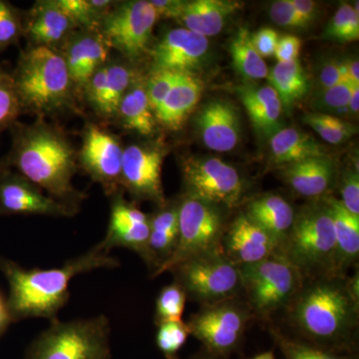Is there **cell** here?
Here are the masks:
<instances>
[{
	"mask_svg": "<svg viewBox=\"0 0 359 359\" xmlns=\"http://www.w3.org/2000/svg\"><path fill=\"white\" fill-rule=\"evenodd\" d=\"M287 309L290 325L309 344L334 353H349L358 325V275L311 278L302 283Z\"/></svg>",
	"mask_w": 359,
	"mask_h": 359,
	"instance_id": "cell-1",
	"label": "cell"
},
{
	"mask_svg": "<svg viewBox=\"0 0 359 359\" xmlns=\"http://www.w3.org/2000/svg\"><path fill=\"white\" fill-rule=\"evenodd\" d=\"M119 259L97 244L88 252L68 259L60 268L25 269L0 255V271L9 285L7 309L13 323L26 318L57 320L69 301L71 280L98 269H116Z\"/></svg>",
	"mask_w": 359,
	"mask_h": 359,
	"instance_id": "cell-2",
	"label": "cell"
},
{
	"mask_svg": "<svg viewBox=\"0 0 359 359\" xmlns=\"http://www.w3.org/2000/svg\"><path fill=\"white\" fill-rule=\"evenodd\" d=\"M13 132V148L0 170L14 168L49 197L78 208L86 195L72 184L78 157L69 141L42 122L15 127Z\"/></svg>",
	"mask_w": 359,
	"mask_h": 359,
	"instance_id": "cell-3",
	"label": "cell"
},
{
	"mask_svg": "<svg viewBox=\"0 0 359 359\" xmlns=\"http://www.w3.org/2000/svg\"><path fill=\"white\" fill-rule=\"evenodd\" d=\"M21 109L47 114L70 102L72 81L65 57L48 46L25 51L13 75Z\"/></svg>",
	"mask_w": 359,
	"mask_h": 359,
	"instance_id": "cell-4",
	"label": "cell"
},
{
	"mask_svg": "<svg viewBox=\"0 0 359 359\" xmlns=\"http://www.w3.org/2000/svg\"><path fill=\"white\" fill-rule=\"evenodd\" d=\"M278 252L304 278L337 276L334 223L325 199L295 214L292 230Z\"/></svg>",
	"mask_w": 359,
	"mask_h": 359,
	"instance_id": "cell-5",
	"label": "cell"
},
{
	"mask_svg": "<svg viewBox=\"0 0 359 359\" xmlns=\"http://www.w3.org/2000/svg\"><path fill=\"white\" fill-rule=\"evenodd\" d=\"M111 325L104 314L50 321L26 348L25 359H111Z\"/></svg>",
	"mask_w": 359,
	"mask_h": 359,
	"instance_id": "cell-6",
	"label": "cell"
},
{
	"mask_svg": "<svg viewBox=\"0 0 359 359\" xmlns=\"http://www.w3.org/2000/svg\"><path fill=\"white\" fill-rule=\"evenodd\" d=\"M238 269L249 309L257 316H269L287 309L304 282L301 271L280 252Z\"/></svg>",
	"mask_w": 359,
	"mask_h": 359,
	"instance_id": "cell-7",
	"label": "cell"
},
{
	"mask_svg": "<svg viewBox=\"0 0 359 359\" xmlns=\"http://www.w3.org/2000/svg\"><path fill=\"white\" fill-rule=\"evenodd\" d=\"M178 240L174 252L153 278L194 257L223 252L224 219L218 207L189 197L178 205Z\"/></svg>",
	"mask_w": 359,
	"mask_h": 359,
	"instance_id": "cell-8",
	"label": "cell"
},
{
	"mask_svg": "<svg viewBox=\"0 0 359 359\" xmlns=\"http://www.w3.org/2000/svg\"><path fill=\"white\" fill-rule=\"evenodd\" d=\"M172 273L187 295L204 306L233 299L242 290L240 269L224 252L194 257Z\"/></svg>",
	"mask_w": 359,
	"mask_h": 359,
	"instance_id": "cell-9",
	"label": "cell"
},
{
	"mask_svg": "<svg viewBox=\"0 0 359 359\" xmlns=\"http://www.w3.org/2000/svg\"><path fill=\"white\" fill-rule=\"evenodd\" d=\"M252 316L249 306L229 299L205 304L187 325L191 335L202 342L208 354L224 358L240 346Z\"/></svg>",
	"mask_w": 359,
	"mask_h": 359,
	"instance_id": "cell-10",
	"label": "cell"
},
{
	"mask_svg": "<svg viewBox=\"0 0 359 359\" xmlns=\"http://www.w3.org/2000/svg\"><path fill=\"white\" fill-rule=\"evenodd\" d=\"M187 196L214 205L236 207L244 195L237 169L218 158H191L184 163Z\"/></svg>",
	"mask_w": 359,
	"mask_h": 359,
	"instance_id": "cell-11",
	"label": "cell"
},
{
	"mask_svg": "<svg viewBox=\"0 0 359 359\" xmlns=\"http://www.w3.org/2000/svg\"><path fill=\"white\" fill-rule=\"evenodd\" d=\"M158 14L150 1L126 2L108 13L102 23V37L129 58L140 57L152 37Z\"/></svg>",
	"mask_w": 359,
	"mask_h": 359,
	"instance_id": "cell-12",
	"label": "cell"
},
{
	"mask_svg": "<svg viewBox=\"0 0 359 359\" xmlns=\"http://www.w3.org/2000/svg\"><path fill=\"white\" fill-rule=\"evenodd\" d=\"M124 149L114 135L95 125L84 132L79 157L82 168L103 187L108 195H116L121 186L122 158Z\"/></svg>",
	"mask_w": 359,
	"mask_h": 359,
	"instance_id": "cell-13",
	"label": "cell"
},
{
	"mask_svg": "<svg viewBox=\"0 0 359 359\" xmlns=\"http://www.w3.org/2000/svg\"><path fill=\"white\" fill-rule=\"evenodd\" d=\"M78 208L49 197L41 189L11 170H0V215L72 217Z\"/></svg>",
	"mask_w": 359,
	"mask_h": 359,
	"instance_id": "cell-14",
	"label": "cell"
},
{
	"mask_svg": "<svg viewBox=\"0 0 359 359\" xmlns=\"http://www.w3.org/2000/svg\"><path fill=\"white\" fill-rule=\"evenodd\" d=\"M163 160L164 154L157 148L131 145L124 149L121 186L137 200L153 201L163 207L165 205Z\"/></svg>",
	"mask_w": 359,
	"mask_h": 359,
	"instance_id": "cell-15",
	"label": "cell"
},
{
	"mask_svg": "<svg viewBox=\"0 0 359 359\" xmlns=\"http://www.w3.org/2000/svg\"><path fill=\"white\" fill-rule=\"evenodd\" d=\"M209 41L186 28L171 30L158 42L151 55L153 71L193 73L204 63Z\"/></svg>",
	"mask_w": 359,
	"mask_h": 359,
	"instance_id": "cell-16",
	"label": "cell"
},
{
	"mask_svg": "<svg viewBox=\"0 0 359 359\" xmlns=\"http://www.w3.org/2000/svg\"><path fill=\"white\" fill-rule=\"evenodd\" d=\"M150 231V217L115 195L108 230L98 244L108 252L114 248L133 250L144 259Z\"/></svg>",
	"mask_w": 359,
	"mask_h": 359,
	"instance_id": "cell-17",
	"label": "cell"
},
{
	"mask_svg": "<svg viewBox=\"0 0 359 359\" xmlns=\"http://www.w3.org/2000/svg\"><path fill=\"white\" fill-rule=\"evenodd\" d=\"M222 248L224 256L241 266L259 263L273 256L278 252L280 245L244 212L224 231Z\"/></svg>",
	"mask_w": 359,
	"mask_h": 359,
	"instance_id": "cell-18",
	"label": "cell"
},
{
	"mask_svg": "<svg viewBox=\"0 0 359 359\" xmlns=\"http://www.w3.org/2000/svg\"><path fill=\"white\" fill-rule=\"evenodd\" d=\"M203 142L215 152H230L240 141V116L233 104L212 101L201 110L197 118Z\"/></svg>",
	"mask_w": 359,
	"mask_h": 359,
	"instance_id": "cell-19",
	"label": "cell"
},
{
	"mask_svg": "<svg viewBox=\"0 0 359 359\" xmlns=\"http://www.w3.org/2000/svg\"><path fill=\"white\" fill-rule=\"evenodd\" d=\"M204 83L194 73H181L165 100L155 111V117L166 128L181 129L199 103Z\"/></svg>",
	"mask_w": 359,
	"mask_h": 359,
	"instance_id": "cell-20",
	"label": "cell"
},
{
	"mask_svg": "<svg viewBox=\"0 0 359 359\" xmlns=\"http://www.w3.org/2000/svg\"><path fill=\"white\" fill-rule=\"evenodd\" d=\"M283 179L297 195L318 199L327 195L335 180L334 162L327 156L285 166Z\"/></svg>",
	"mask_w": 359,
	"mask_h": 359,
	"instance_id": "cell-21",
	"label": "cell"
},
{
	"mask_svg": "<svg viewBox=\"0 0 359 359\" xmlns=\"http://www.w3.org/2000/svg\"><path fill=\"white\" fill-rule=\"evenodd\" d=\"M332 215L335 237V275L344 276L359 256V217L347 211L337 198H325Z\"/></svg>",
	"mask_w": 359,
	"mask_h": 359,
	"instance_id": "cell-22",
	"label": "cell"
},
{
	"mask_svg": "<svg viewBox=\"0 0 359 359\" xmlns=\"http://www.w3.org/2000/svg\"><path fill=\"white\" fill-rule=\"evenodd\" d=\"M241 4L228 0H194L186 1L179 20L186 29L204 36H215L223 30L226 20Z\"/></svg>",
	"mask_w": 359,
	"mask_h": 359,
	"instance_id": "cell-23",
	"label": "cell"
},
{
	"mask_svg": "<svg viewBox=\"0 0 359 359\" xmlns=\"http://www.w3.org/2000/svg\"><path fill=\"white\" fill-rule=\"evenodd\" d=\"M108 55V44L96 35H81L73 40L66 52V65L71 81L85 87L99 68L102 67Z\"/></svg>",
	"mask_w": 359,
	"mask_h": 359,
	"instance_id": "cell-24",
	"label": "cell"
},
{
	"mask_svg": "<svg viewBox=\"0 0 359 359\" xmlns=\"http://www.w3.org/2000/svg\"><path fill=\"white\" fill-rule=\"evenodd\" d=\"M245 214L276 238L280 247L292 230L295 218L292 205L278 195L263 196L252 201Z\"/></svg>",
	"mask_w": 359,
	"mask_h": 359,
	"instance_id": "cell-25",
	"label": "cell"
},
{
	"mask_svg": "<svg viewBox=\"0 0 359 359\" xmlns=\"http://www.w3.org/2000/svg\"><path fill=\"white\" fill-rule=\"evenodd\" d=\"M238 97L259 133L273 136L278 130L283 105L280 97L271 86H243Z\"/></svg>",
	"mask_w": 359,
	"mask_h": 359,
	"instance_id": "cell-26",
	"label": "cell"
},
{
	"mask_svg": "<svg viewBox=\"0 0 359 359\" xmlns=\"http://www.w3.org/2000/svg\"><path fill=\"white\" fill-rule=\"evenodd\" d=\"M74 23L56 1L40 2L30 14L27 30L36 46H49L60 41L73 28Z\"/></svg>",
	"mask_w": 359,
	"mask_h": 359,
	"instance_id": "cell-27",
	"label": "cell"
},
{
	"mask_svg": "<svg viewBox=\"0 0 359 359\" xmlns=\"http://www.w3.org/2000/svg\"><path fill=\"white\" fill-rule=\"evenodd\" d=\"M271 151L273 160L285 166L327 156L313 137L295 128L278 129L271 137Z\"/></svg>",
	"mask_w": 359,
	"mask_h": 359,
	"instance_id": "cell-28",
	"label": "cell"
},
{
	"mask_svg": "<svg viewBox=\"0 0 359 359\" xmlns=\"http://www.w3.org/2000/svg\"><path fill=\"white\" fill-rule=\"evenodd\" d=\"M269 86L275 89L283 107L290 109L308 94L309 82L301 63L297 60L278 62L269 72Z\"/></svg>",
	"mask_w": 359,
	"mask_h": 359,
	"instance_id": "cell-29",
	"label": "cell"
},
{
	"mask_svg": "<svg viewBox=\"0 0 359 359\" xmlns=\"http://www.w3.org/2000/svg\"><path fill=\"white\" fill-rule=\"evenodd\" d=\"M117 114L126 128L137 133L149 136L155 132V114L149 104L146 89L142 85L129 88L119 104Z\"/></svg>",
	"mask_w": 359,
	"mask_h": 359,
	"instance_id": "cell-30",
	"label": "cell"
},
{
	"mask_svg": "<svg viewBox=\"0 0 359 359\" xmlns=\"http://www.w3.org/2000/svg\"><path fill=\"white\" fill-rule=\"evenodd\" d=\"M230 51L233 66L242 76L250 80L268 78V66L255 49L249 30L245 28L238 30L231 40Z\"/></svg>",
	"mask_w": 359,
	"mask_h": 359,
	"instance_id": "cell-31",
	"label": "cell"
},
{
	"mask_svg": "<svg viewBox=\"0 0 359 359\" xmlns=\"http://www.w3.org/2000/svg\"><path fill=\"white\" fill-rule=\"evenodd\" d=\"M106 71L105 99L100 114H117L123 97L128 91L133 80V73L127 66L113 65L104 66Z\"/></svg>",
	"mask_w": 359,
	"mask_h": 359,
	"instance_id": "cell-32",
	"label": "cell"
},
{
	"mask_svg": "<svg viewBox=\"0 0 359 359\" xmlns=\"http://www.w3.org/2000/svg\"><path fill=\"white\" fill-rule=\"evenodd\" d=\"M304 122L320 135L321 139L332 145L344 143L356 133L353 125L327 113H306Z\"/></svg>",
	"mask_w": 359,
	"mask_h": 359,
	"instance_id": "cell-33",
	"label": "cell"
},
{
	"mask_svg": "<svg viewBox=\"0 0 359 359\" xmlns=\"http://www.w3.org/2000/svg\"><path fill=\"white\" fill-rule=\"evenodd\" d=\"M271 332L285 359H354L348 354L334 353L302 340L290 339L276 330H271Z\"/></svg>",
	"mask_w": 359,
	"mask_h": 359,
	"instance_id": "cell-34",
	"label": "cell"
},
{
	"mask_svg": "<svg viewBox=\"0 0 359 359\" xmlns=\"http://www.w3.org/2000/svg\"><path fill=\"white\" fill-rule=\"evenodd\" d=\"M187 299L186 290L179 283L174 282L163 287L156 299V325L165 321L182 320Z\"/></svg>",
	"mask_w": 359,
	"mask_h": 359,
	"instance_id": "cell-35",
	"label": "cell"
},
{
	"mask_svg": "<svg viewBox=\"0 0 359 359\" xmlns=\"http://www.w3.org/2000/svg\"><path fill=\"white\" fill-rule=\"evenodd\" d=\"M156 344L166 359H178V353L191 335L190 328L183 320L165 321L157 325Z\"/></svg>",
	"mask_w": 359,
	"mask_h": 359,
	"instance_id": "cell-36",
	"label": "cell"
},
{
	"mask_svg": "<svg viewBox=\"0 0 359 359\" xmlns=\"http://www.w3.org/2000/svg\"><path fill=\"white\" fill-rule=\"evenodd\" d=\"M323 37L340 42L358 40L359 14L354 11V7L351 4H341L325 28Z\"/></svg>",
	"mask_w": 359,
	"mask_h": 359,
	"instance_id": "cell-37",
	"label": "cell"
},
{
	"mask_svg": "<svg viewBox=\"0 0 359 359\" xmlns=\"http://www.w3.org/2000/svg\"><path fill=\"white\" fill-rule=\"evenodd\" d=\"M20 111L13 76L0 72V133L14 124Z\"/></svg>",
	"mask_w": 359,
	"mask_h": 359,
	"instance_id": "cell-38",
	"label": "cell"
},
{
	"mask_svg": "<svg viewBox=\"0 0 359 359\" xmlns=\"http://www.w3.org/2000/svg\"><path fill=\"white\" fill-rule=\"evenodd\" d=\"M356 86H359V84L346 79L330 88L321 90L320 95L316 99V107L320 112L346 109Z\"/></svg>",
	"mask_w": 359,
	"mask_h": 359,
	"instance_id": "cell-39",
	"label": "cell"
},
{
	"mask_svg": "<svg viewBox=\"0 0 359 359\" xmlns=\"http://www.w3.org/2000/svg\"><path fill=\"white\" fill-rule=\"evenodd\" d=\"M181 73L167 70L153 71L152 76L149 79L147 87L145 88L149 104L153 112L155 113L165 100Z\"/></svg>",
	"mask_w": 359,
	"mask_h": 359,
	"instance_id": "cell-40",
	"label": "cell"
},
{
	"mask_svg": "<svg viewBox=\"0 0 359 359\" xmlns=\"http://www.w3.org/2000/svg\"><path fill=\"white\" fill-rule=\"evenodd\" d=\"M56 2L75 26L93 28L102 18L91 6L90 0H57Z\"/></svg>",
	"mask_w": 359,
	"mask_h": 359,
	"instance_id": "cell-41",
	"label": "cell"
},
{
	"mask_svg": "<svg viewBox=\"0 0 359 359\" xmlns=\"http://www.w3.org/2000/svg\"><path fill=\"white\" fill-rule=\"evenodd\" d=\"M18 13L11 4L0 0V47L8 46L18 41L22 32Z\"/></svg>",
	"mask_w": 359,
	"mask_h": 359,
	"instance_id": "cell-42",
	"label": "cell"
},
{
	"mask_svg": "<svg viewBox=\"0 0 359 359\" xmlns=\"http://www.w3.org/2000/svg\"><path fill=\"white\" fill-rule=\"evenodd\" d=\"M269 15L273 22L283 27L304 29L309 26V23L295 11L292 0H278L273 2L269 9Z\"/></svg>",
	"mask_w": 359,
	"mask_h": 359,
	"instance_id": "cell-43",
	"label": "cell"
},
{
	"mask_svg": "<svg viewBox=\"0 0 359 359\" xmlns=\"http://www.w3.org/2000/svg\"><path fill=\"white\" fill-rule=\"evenodd\" d=\"M342 205L354 216L359 217V174L358 170L347 169L340 185Z\"/></svg>",
	"mask_w": 359,
	"mask_h": 359,
	"instance_id": "cell-44",
	"label": "cell"
},
{
	"mask_svg": "<svg viewBox=\"0 0 359 359\" xmlns=\"http://www.w3.org/2000/svg\"><path fill=\"white\" fill-rule=\"evenodd\" d=\"M278 39V32L271 28H262L252 35V43L262 58L275 55Z\"/></svg>",
	"mask_w": 359,
	"mask_h": 359,
	"instance_id": "cell-45",
	"label": "cell"
},
{
	"mask_svg": "<svg viewBox=\"0 0 359 359\" xmlns=\"http://www.w3.org/2000/svg\"><path fill=\"white\" fill-rule=\"evenodd\" d=\"M178 207L164 208L150 218L151 230L178 233Z\"/></svg>",
	"mask_w": 359,
	"mask_h": 359,
	"instance_id": "cell-46",
	"label": "cell"
},
{
	"mask_svg": "<svg viewBox=\"0 0 359 359\" xmlns=\"http://www.w3.org/2000/svg\"><path fill=\"white\" fill-rule=\"evenodd\" d=\"M344 62L332 60L323 65L320 73V86L321 90L330 88L334 85L346 80Z\"/></svg>",
	"mask_w": 359,
	"mask_h": 359,
	"instance_id": "cell-47",
	"label": "cell"
},
{
	"mask_svg": "<svg viewBox=\"0 0 359 359\" xmlns=\"http://www.w3.org/2000/svg\"><path fill=\"white\" fill-rule=\"evenodd\" d=\"M302 48V40L294 35H285L278 39L276 57L278 62L297 60Z\"/></svg>",
	"mask_w": 359,
	"mask_h": 359,
	"instance_id": "cell-48",
	"label": "cell"
},
{
	"mask_svg": "<svg viewBox=\"0 0 359 359\" xmlns=\"http://www.w3.org/2000/svg\"><path fill=\"white\" fill-rule=\"evenodd\" d=\"M150 2L154 7L158 18L164 16L175 20H179L186 4V1L182 0H153Z\"/></svg>",
	"mask_w": 359,
	"mask_h": 359,
	"instance_id": "cell-49",
	"label": "cell"
},
{
	"mask_svg": "<svg viewBox=\"0 0 359 359\" xmlns=\"http://www.w3.org/2000/svg\"><path fill=\"white\" fill-rule=\"evenodd\" d=\"M292 4L299 15L311 25L318 11L316 2L311 0H292Z\"/></svg>",
	"mask_w": 359,
	"mask_h": 359,
	"instance_id": "cell-50",
	"label": "cell"
},
{
	"mask_svg": "<svg viewBox=\"0 0 359 359\" xmlns=\"http://www.w3.org/2000/svg\"><path fill=\"white\" fill-rule=\"evenodd\" d=\"M11 314H9L8 309H7L6 299H4V295L0 292V337L4 334L7 327L11 325Z\"/></svg>",
	"mask_w": 359,
	"mask_h": 359,
	"instance_id": "cell-51",
	"label": "cell"
},
{
	"mask_svg": "<svg viewBox=\"0 0 359 359\" xmlns=\"http://www.w3.org/2000/svg\"><path fill=\"white\" fill-rule=\"evenodd\" d=\"M347 79L359 84V62L358 60H351L344 62Z\"/></svg>",
	"mask_w": 359,
	"mask_h": 359,
	"instance_id": "cell-52",
	"label": "cell"
},
{
	"mask_svg": "<svg viewBox=\"0 0 359 359\" xmlns=\"http://www.w3.org/2000/svg\"><path fill=\"white\" fill-rule=\"evenodd\" d=\"M347 109L351 111L353 114H358L359 110V86H356L353 89V94H351V99H349Z\"/></svg>",
	"mask_w": 359,
	"mask_h": 359,
	"instance_id": "cell-53",
	"label": "cell"
},
{
	"mask_svg": "<svg viewBox=\"0 0 359 359\" xmlns=\"http://www.w3.org/2000/svg\"><path fill=\"white\" fill-rule=\"evenodd\" d=\"M252 359H276V358L273 351H266V353L257 354V356Z\"/></svg>",
	"mask_w": 359,
	"mask_h": 359,
	"instance_id": "cell-54",
	"label": "cell"
},
{
	"mask_svg": "<svg viewBox=\"0 0 359 359\" xmlns=\"http://www.w3.org/2000/svg\"><path fill=\"white\" fill-rule=\"evenodd\" d=\"M191 359H212V356L210 355V354H207V355H199V356H196V358H191Z\"/></svg>",
	"mask_w": 359,
	"mask_h": 359,
	"instance_id": "cell-55",
	"label": "cell"
},
{
	"mask_svg": "<svg viewBox=\"0 0 359 359\" xmlns=\"http://www.w3.org/2000/svg\"><path fill=\"white\" fill-rule=\"evenodd\" d=\"M0 50H1V47H0Z\"/></svg>",
	"mask_w": 359,
	"mask_h": 359,
	"instance_id": "cell-56",
	"label": "cell"
}]
</instances>
